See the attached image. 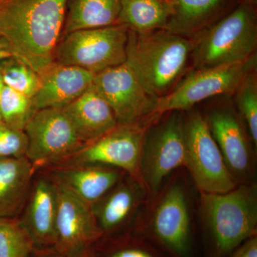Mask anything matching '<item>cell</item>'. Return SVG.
<instances>
[{"mask_svg": "<svg viewBox=\"0 0 257 257\" xmlns=\"http://www.w3.org/2000/svg\"><path fill=\"white\" fill-rule=\"evenodd\" d=\"M68 0H0V40L42 75L55 64Z\"/></svg>", "mask_w": 257, "mask_h": 257, "instance_id": "obj_1", "label": "cell"}, {"mask_svg": "<svg viewBox=\"0 0 257 257\" xmlns=\"http://www.w3.org/2000/svg\"><path fill=\"white\" fill-rule=\"evenodd\" d=\"M192 51L190 39L167 30L145 34L128 30L125 63L143 87L160 99L187 73Z\"/></svg>", "mask_w": 257, "mask_h": 257, "instance_id": "obj_2", "label": "cell"}, {"mask_svg": "<svg viewBox=\"0 0 257 257\" xmlns=\"http://www.w3.org/2000/svg\"><path fill=\"white\" fill-rule=\"evenodd\" d=\"M193 69L239 63L256 54L257 5L240 0L215 23L190 39Z\"/></svg>", "mask_w": 257, "mask_h": 257, "instance_id": "obj_3", "label": "cell"}, {"mask_svg": "<svg viewBox=\"0 0 257 257\" xmlns=\"http://www.w3.org/2000/svg\"><path fill=\"white\" fill-rule=\"evenodd\" d=\"M203 214L219 256H229L256 235L257 198L254 186L241 184L221 194L201 192Z\"/></svg>", "mask_w": 257, "mask_h": 257, "instance_id": "obj_4", "label": "cell"}, {"mask_svg": "<svg viewBox=\"0 0 257 257\" xmlns=\"http://www.w3.org/2000/svg\"><path fill=\"white\" fill-rule=\"evenodd\" d=\"M128 30L123 25L77 30L66 35L55 51V62L97 74L126 62Z\"/></svg>", "mask_w": 257, "mask_h": 257, "instance_id": "obj_5", "label": "cell"}, {"mask_svg": "<svg viewBox=\"0 0 257 257\" xmlns=\"http://www.w3.org/2000/svg\"><path fill=\"white\" fill-rule=\"evenodd\" d=\"M187 164L183 111L165 113L147 128L142 150L144 186L156 193L169 174Z\"/></svg>", "mask_w": 257, "mask_h": 257, "instance_id": "obj_6", "label": "cell"}, {"mask_svg": "<svg viewBox=\"0 0 257 257\" xmlns=\"http://www.w3.org/2000/svg\"><path fill=\"white\" fill-rule=\"evenodd\" d=\"M92 86L110 106L119 125L148 127L162 116L159 98L143 87L126 63L96 74Z\"/></svg>", "mask_w": 257, "mask_h": 257, "instance_id": "obj_7", "label": "cell"}, {"mask_svg": "<svg viewBox=\"0 0 257 257\" xmlns=\"http://www.w3.org/2000/svg\"><path fill=\"white\" fill-rule=\"evenodd\" d=\"M184 114L187 143L186 167L202 193L221 194L237 186L226 167L220 150L208 126L205 115L191 109Z\"/></svg>", "mask_w": 257, "mask_h": 257, "instance_id": "obj_8", "label": "cell"}, {"mask_svg": "<svg viewBox=\"0 0 257 257\" xmlns=\"http://www.w3.org/2000/svg\"><path fill=\"white\" fill-rule=\"evenodd\" d=\"M256 54L239 63L187 72L175 89L159 99L160 115L169 111H185L199 103L219 96H232L240 83L256 69Z\"/></svg>", "mask_w": 257, "mask_h": 257, "instance_id": "obj_9", "label": "cell"}, {"mask_svg": "<svg viewBox=\"0 0 257 257\" xmlns=\"http://www.w3.org/2000/svg\"><path fill=\"white\" fill-rule=\"evenodd\" d=\"M148 127L118 125L48 168L84 165L106 166L123 171L144 186L140 165L144 138Z\"/></svg>", "mask_w": 257, "mask_h": 257, "instance_id": "obj_10", "label": "cell"}, {"mask_svg": "<svg viewBox=\"0 0 257 257\" xmlns=\"http://www.w3.org/2000/svg\"><path fill=\"white\" fill-rule=\"evenodd\" d=\"M24 131L28 140L26 157L37 170L57 165L84 145L62 109L37 111Z\"/></svg>", "mask_w": 257, "mask_h": 257, "instance_id": "obj_11", "label": "cell"}, {"mask_svg": "<svg viewBox=\"0 0 257 257\" xmlns=\"http://www.w3.org/2000/svg\"><path fill=\"white\" fill-rule=\"evenodd\" d=\"M204 115L231 175L236 182L237 178H247L253 168L251 140L237 110L230 103H224Z\"/></svg>", "mask_w": 257, "mask_h": 257, "instance_id": "obj_12", "label": "cell"}, {"mask_svg": "<svg viewBox=\"0 0 257 257\" xmlns=\"http://www.w3.org/2000/svg\"><path fill=\"white\" fill-rule=\"evenodd\" d=\"M57 185L58 210L54 248L64 257L73 256L92 248L103 234L90 206L60 184Z\"/></svg>", "mask_w": 257, "mask_h": 257, "instance_id": "obj_13", "label": "cell"}, {"mask_svg": "<svg viewBox=\"0 0 257 257\" xmlns=\"http://www.w3.org/2000/svg\"><path fill=\"white\" fill-rule=\"evenodd\" d=\"M58 198V185L48 173L34 178L18 219L37 249L55 247Z\"/></svg>", "mask_w": 257, "mask_h": 257, "instance_id": "obj_14", "label": "cell"}, {"mask_svg": "<svg viewBox=\"0 0 257 257\" xmlns=\"http://www.w3.org/2000/svg\"><path fill=\"white\" fill-rule=\"evenodd\" d=\"M152 231L162 247L175 257L191 252L190 219L187 198L180 186L170 187L154 213Z\"/></svg>", "mask_w": 257, "mask_h": 257, "instance_id": "obj_15", "label": "cell"}, {"mask_svg": "<svg viewBox=\"0 0 257 257\" xmlns=\"http://www.w3.org/2000/svg\"><path fill=\"white\" fill-rule=\"evenodd\" d=\"M95 74L74 66L55 63L42 75L41 86L32 98L37 111L63 109L92 85Z\"/></svg>", "mask_w": 257, "mask_h": 257, "instance_id": "obj_16", "label": "cell"}, {"mask_svg": "<svg viewBox=\"0 0 257 257\" xmlns=\"http://www.w3.org/2000/svg\"><path fill=\"white\" fill-rule=\"evenodd\" d=\"M42 170L90 207L107 194L126 174L118 169L98 165L56 167Z\"/></svg>", "mask_w": 257, "mask_h": 257, "instance_id": "obj_17", "label": "cell"}, {"mask_svg": "<svg viewBox=\"0 0 257 257\" xmlns=\"http://www.w3.org/2000/svg\"><path fill=\"white\" fill-rule=\"evenodd\" d=\"M62 109L84 145L97 140L119 125L110 106L92 85Z\"/></svg>", "mask_w": 257, "mask_h": 257, "instance_id": "obj_18", "label": "cell"}, {"mask_svg": "<svg viewBox=\"0 0 257 257\" xmlns=\"http://www.w3.org/2000/svg\"><path fill=\"white\" fill-rule=\"evenodd\" d=\"M123 177L100 200L91 206L103 236L123 232L140 200L138 181Z\"/></svg>", "mask_w": 257, "mask_h": 257, "instance_id": "obj_19", "label": "cell"}, {"mask_svg": "<svg viewBox=\"0 0 257 257\" xmlns=\"http://www.w3.org/2000/svg\"><path fill=\"white\" fill-rule=\"evenodd\" d=\"M240 0H172V13L166 30L192 38L231 11Z\"/></svg>", "mask_w": 257, "mask_h": 257, "instance_id": "obj_20", "label": "cell"}, {"mask_svg": "<svg viewBox=\"0 0 257 257\" xmlns=\"http://www.w3.org/2000/svg\"><path fill=\"white\" fill-rule=\"evenodd\" d=\"M37 171L26 157L0 158V218L19 217Z\"/></svg>", "mask_w": 257, "mask_h": 257, "instance_id": "obj_21", "label": "cell"}, {"mask_svg": "<svg viewBox=\"0 0 257 257\" xmlns=\"http://www.w3.org/2000/svg\"><path fill=\"white\" fill-rule=\"evenodd\" d=\"M172 5L165 0H121L118 23L130 31L145 34L166 30Z\"/></svg>", "mask_w": 257, "mask_h": 257, "instance_id": "obj_22", "label": "cell"}, {"mask_svg": "<svg viewBox=\"0 0 257 257\" xmlns=\"http://www.w3.org/2000/svg\"><path fill=\"white\" fill-rule=\"evenodd\" d=\"M120 10L121 0H71L64 33L116 25Z\"/></svg>", "mask_w": 257, "mask_h": 257, "instance_id": "obj_23", "label": "cell"}, {"mask_svg": "<svg viewBox=\"0 0 257 257\" xmlns=\"http://www.w3.org/2000/svg\"><path fill=\"white\" fill-rule=\"evenodd\" d=\"M92 248L96 257H160L143 239L125 231L103 236Z\"/></svg>", "mask_w": 257, "mask_h": 257, "instance_id": "obj_24", "label": "cell"}, {"mask_svg": "<svg viewBox=\"0 0 257 257\" xmlns=\"http://www.w3.org/2000/svg\"><path fill=\"white\" fill-rule=\"evenodd\" d=\"M37 111L32 98L4 85L0 99V116L5 124L24 131Z\"/></svg>", "mask_w": 257, "mask_h": 257, "instance_id": "obj_25", "label": "cell"}, {"mask_svg": "<svg viewBox=\"0 0 257 257\" xmlns=\"http://www.w3.org/2000/svg\"><path fill=\"white\" fill-rule=\"evenodd\" d=\"M235 106L252 141L257 145V68L240 83L234 94Z\"/></svg>", "mask_w": 257, "mask_h": 257, "instance_id": "obj_26", "label": "cell"}, {"mask_svg": "<svg viewBox=\"0 0 257 257\" xmlns=\"http://www.w3.org/2000/svg\"><path fill=\"white\" fill-rule=\"evenodd\" d=\"M0 77L4 85L30 98L41 86V76L14 57L0 62Z\"/></svg>", "mask_w": 257, "mask_h": 257, "instance_id": "obj_27", "label": "cell"}, {"mask_svg": "<svg viewBox=\"0 0 257 257\" xmlns=\"http://www.w3.org/2000/svg\"><path fill=\"white\" fill-rule=\"evenodd\" d=\"M35 250L18 217L0 218V257H30Z\"/></svg>", "mask_w": 257, "mask_h": 257, "instance_id": "obj_28", "label": "cell"}, {"mask_svg": "<svg viewBox=\"0 0 257 257\" xmlns=\"http://www.w3.org/2000/svg\"><path fill=\"white\" fill-rule=\"evenodd\" d=\"M28 145L25 131L15 130L0 120V158L26 157Z\"/></svg>", "mask_w": 257, "mask_h": 257, "instance_id": "obj_29", "label": "cell"}, {"mask_svg": "<svg viewBox=\"0 0 257 257\" xmlns=\"http://www.w3.org/2000/svg\"><path fill=\"white\" fill-rule=\"evenodd\" d=\"M229 257H257V236L245 241L230 253Z\"/></svg>", "mask_w": 257, "mask_h": 257, "instance_id": "obj_30", "label": "cell"}, {"mask_svg": "<svg viewBox=\"0 0 257 257\" xmlns=\"http://www.w3.org/2000/svg\"><path fill=\"white\" fill-rule=\"evenodd\" d=\"M30 257H64L57 252L55 248H47V249H37L35 248Z\"/></svg>", "mask_w": 257, "mask_h": 257, "instance_id": "obj_31", "label": "cell"}, {"mask_svg": "<svg viewBox=\"0 0 257 257\" xmlns=\"http://www.w3.org/2000/svg\"><path fill=\"white\" fill-rule=\"evenodd\" d=\"M10 57H13V56L10 54L4 43L0 40V62L6 60V59L10 58Z\"/></svg>", "mask_w": 257, "mask_h": 257, "instance_id": "obj_32", "label": "cell"}, {"mask_svg": "<svg viewBox=\"0 0 257 257\" xmlns=\"http://www.w3.org/2000/svg\"><path fill=\"white\" fill-rule=\"evenodd\" d=\"M71 257H96L94 255V251L93 248H88L87 250L82 251V252L77 253V254L74 255L73 256Z\"/></svg>", "mask_w": 257, "mask_h": 257, "instance_id": "obj_33", "label": "cell"}, {"mask_svg": "<svg viewBox=\"0 0 257 257\" xmlns=\"http://www.w3.org/2000/svg\"><path fill=\"white\" fill-rule=\"evenodd\" d=\"M3 87H4V84H3L1 77H0V99H1L2 92H3ZM0 120H1V116H0Z\"/></svg>", "mask_w": 257, "mask_h": 257, "instance_id": "obj_34", "label": "cell"}, {"mask_svg": "<svg viewBox=\"0 0 257 257\" xmlns=\"http://www.w3.org/2000/svg\"><path fill=\"white\" fill-rule=\"evenodd\" d=\"M165 1L168 2V3L172 5V0H165Z\"/></svg>", "mask_w": 257, "mask_h": 257, "instance_id": "obj_35", "label": "cell"}]
</instances>
